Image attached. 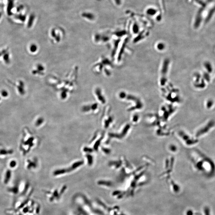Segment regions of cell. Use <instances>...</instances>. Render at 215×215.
<instances>
[{
    "label": "cell",
    "mask_w": 215,
    "mask_h": 215,
    "mask_svg": "<svg viewBox=\"0 0 215 215\" xmlns=\"http://www.w3.org/2000/svg\"><path fill=\"white\" fill-rule=\"evenodd\" d=\"M36 50H37V47L35 45L32 44L31 45V47L30 48V50L31 52H34L36 51Z\"/></svg>",
    "instance_id": "9c48e42d"
},
{
    "label": "cell",
    "mask_w": 215,
    "mask_h": 215,
    "mask_svg": "<svg viewBox=\"0 0 215 215\" xmlns=\"http://www.w3.org/2000/svg\"><path fill=\"white\" fill-rule=\"evenodd\" d=\"M3 59L4 61L6 64H8L10 63L9 56L8 53L6 52L3 55Z\"/></svg>",
    "instance_id": "ba28073f"
},
{
    "label": "cell",
    "mask_w": 215,
    "mask_h": 215,
    "mask_svg": "<svg viewBox=\"0 0 215 215\" xmlns=\"http://www.w3.org/2000/svg\"><path fill=\"white\" fill-rule=\"evenodd\" d=\"M215 127V121L213 120H209L196 130L195 133V136L198 139L202 137H204L209 133Z\"/></svg>",
    "instance_id": "7a4b0ae2"
},
{
    "label": "cell",
    "mask_w": 215,
    "mask_h": 215,
    "mask_svg": "<svg viewBox=\"0 0 215 215\" xmlns=\"http://www.w3.org/2000/svg\"><path fill=\"white\" fill-rule=\"evenodd\" d=\"M83 16L84 17H86L88 19H93L94 18V15L93 14L90 12H84L83 14Z\"/></svg>",
    "instance_id": "8992f818"
},
{
    "label": "cell",
    "mask_w": 215,
    "mask_h": 215,
    "mask_svg": "<svg viewBox=\"0 0 215 215\" xmlns=\"http://www.w3.org/2000/svg\"><path fill=\"white\" fill-rule=\"evenodd\" d=\"M169 178L168 184L170 190H171L172 192L174 194H178L181 190L179 186L171 178Z\"/></svg>",
    "instance_id": "277c9868"
},
{
    "label": "cell",
    "mask_w": 215,
    "mask_h": 215,
    "mask_svg": "<svg viewBox=\"0 0 215 215\" xmlns=\"http://www.w3.org/2000/svg\"><path fill=\"white\" fill-rule=\"evenodd\" d=\"M8 82L10 83L11 84H12L13 85L15 86L16 87H17V89H18V91H19V93H20V94H21V95H24V93H25V92H24V88H23L22 87H20V86H17L15 84H14V83H12V82H11V81H8Z\"/></svg>",
    "instance_id": "5b68a950"
},
{
    "label": "cell",
    "mask_w": 215,
    "mask_h": 215,
    "mask_svg": "<svg viewBox=\"0 0 215 215\" xmlns=\"http://www.w3.org/2000/svg\"><path fill=\"white\" fill-rule=\"evenodd\" d=\"M7 51H8V49H6L4 50H2V51L0 52V57H1L2 55H3L4 54L7 52Z\"/></svg>",
    "instance_id": "8fae6325"
},
{
    "label": "cell",
    "mask_w": 215,
    "mask_h": 215,
    "mask_svg": "<svg viewBox=\"0 0 215 215\" xmlns=\"http://www.w3.org/2000/svg\"><path fill=\"white\" fill-rule=\"evenodd\" d=\"M19 86H20V87H22L23 88H24V83L22 81H19Z\"/></svg>",
    "instance_id": "7c38bea8"
},
{
    "label": "cell",
    "mask_w": 215,
    "mask_h": 215,
    "mask_svg": "<svg viewBox=\"0 0 215 215\" xmlns=\"http://www.w3.org/2000/svg\"><path fill=\"white\" fill-rule=\"evenodd\" d=\"M11 175V172H9V171H8L7 172V174H6L5 177V180H4V183L5 184H7V183H8V181H9V180L10 179Z\"/></svg>",
    "instance_id": "52a82bcc"
},
{
    "label": "cell",
    "mask_w": 215,
    "mask_h": 215,
    "mask_svg": "<svg viewBox=\"0 0 215 215\" xmlns=\"http://www.w3.org/2000/svg\"><path fill=\"white\" fill-rule=\"evenodd\" d=\"M1 94L4 97H6V96H8V93L7 92L6 90H2V92H1Z\"/></svg>",
    "instance_id": "30bf717a"
},
{
    "label": "cell",
    "mask_w": 215,
    "mask_h": 215,
    "mask_svg": "<svg viewBox=\"0 0 215 215\" xmlns=\"http://www.w3.org/2000/svg\"><path fill=\"white\" fill-rule=\"evenodd\" d=\"M192 154L191 160L196 169L206 174L214 173L215 163L209 157L197 150L193 151Z\"/></svg>",
    "instance_id": "6da1fadb"
},
{
    "label": "cell",
    "mask_w": 215,
    "mask_h": 215,
    "mask_svg": "<svg viewBox=\"0 0 215 215\" xmlns=\"http://www.w3.org/2000/svg\"></svg>",
    "instance_id": "4fadbf2b"
},
{
    "label": "cell",
    "mask_w": 215,
    "mask_h": 215,
    "mask_svg": "<svg viewBox=\"0 0 215 215\" xmlns=\"http://www.w3.org/2000/svg\"><path fill=\"white\" fill-rule=\"evenodd\" d=\"M177 135L180 139L187 146H192L197 144L198 142V139L194 136H192L184 130H180L177 133Z\"/></svg>",
    "instance_id": "3957f363"
}]
</instances>
